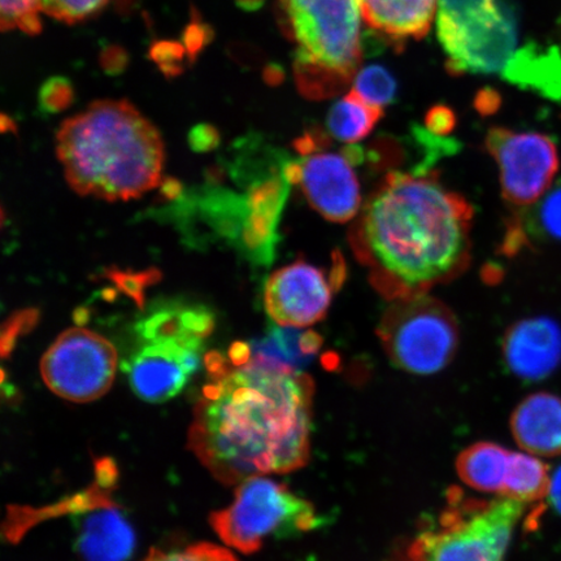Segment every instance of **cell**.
Masks as SVG:
<instances>
[{
    "label": "cell",
    "mask_w": 561,
    "mask_h": 561,
    "mask_svg": "<svg viewBox=\"0 0 561 561\" xmlns=\"http://www.w3.org/2000/svg\"><path fill=\"white\" fill-rule=\"evenodd\" d=\"M549 468L531 454L512 453L502 496L525 504L541 503L550 493Z\"/></svg>",
    "instance_id": "d4e9b609"
},
{
    "label": "cell",
    "mask_w": 561,
    "mask_h": 561,
    "mask_svg": "<svg viewBox=\"0 0 561 561\" xmlns=\"http://www.w3.org/2000/svg\"><path fill=\"white\" fill-rule=\"evenodd\" d=\"M485 146L500 167L503 198L516 213L535 206L556 184L560 158L550 137L493 128Z\"/></svg>",
    "instance_id": "7c38bea8"
},
{
    "label": "cell",
    "mask_w": 561,
    "mask_h": 561,
    "mask_svg": "<svg viewBox=\"0 0 561 561\" xmlns=\"http://www.w3.org/2000/svg\"><path fill=\"white\" fill-rule=\"evenodd\" d=\"M511 451L506 448L480 442L459 455L456 461L459 477L469 488L482 493L503 494L506 483Z\"/></svg>",
    "instance_id": "603a6c76"
},
{
    "label": "cell",
    "mask_w": 561,
    "mask_h": 561,
    "mask_svg": "<svg viewBox=\"0 0 561 561\" xmlns=\"http://www.w3.org/2000/svg\"><path fill=\"white\" fill-rule=\"evenodd\" d=\"M437 31L454 75H502L515 55L516 12L497 0L465 15L438 13Z\"/></svg>",
    "instance_id": "9c48e42d"
},
{
    "label": "cell",
    "mask_w": 561,
    "mask_h": 561,
    "mask_svg": "<svg viewBox=\"0 0 561 561\" xmlns=\"http://www.w3.org/2000/svg\"><path fill=\"white\" fill-rule=\"evenodd\" d=\"M353 91L363 101L382 108L396 101L397 81L388 69L369 66L355 76Z\"/></svg>",
    "instance_id": "484cf974"
},
{
    "label": "cell",
    "mask_w": 561,
    "mask_h": 561,
    "mask_svg": "<svg viewBox=\"0 0 561 561\" xmlns=\"http://www.w3.org/2000/svg\"><path fill=\"white\" fill-rule=\"evenodd\" d=\"M95 476L93 488L44 512L47 516H79L76 551L82 561L129 560L136 547L135 530L110 496L117 479L115 462L108 458L98 460Z\"/></svg>",
    "instance_id": "30bf717a"
},
{
    "label": "cell",
    "mask_w": 561,
    "mask_h": 561,
    "mask_svg": "<svg viewBox=\"0 0 561 561\" xmlns=\"http://www.w3.org/2000/svg\"><path fill=\"white\" fill-rule=\"evenodd\" d=\"M73 87L65 77H53L41 87L38 103L44 114H58L73 102Z\"/></svg>",
    "instance_id": "4dcf8cb0"
},
{
    "label": "cell",
    "mask_w": 561,
    "mask_h": 561,
    "mask_svg": "<svg viewBox=\"0 0 561 561\" xmlns=\"http://www.w3.org/2000/svg\"><path fill=\"white\" fill-rule=\"evenodd\" d=\"M296 45L294 76L308 100H328L353 82L363 59L359 0H278Z\"/></svg>",
    "instance_id": "277c9868"
},
{
    "label": "cell",
    "mask_w": 561,
    "mask_h": 561,
    "mask_svg": "<svg viewBox=\"0 0 561 561\" xmlns=\"http://www.w3.org/2000/svg\"><path fill=\"white\" fill-rule=\"evenodd\" d=\"M549 495L553 508L561 515V467L552 476Z\"/></svg>",
    "instance_id": "8d00e7d4"
},
{
    "label": "cell",
    "mask_w": 561,
    "mask_h": 561,
    "mask_svg": "<svg viewBox=\"0 0 561 561\" xmlns=\"http://www.w3.org/2000/svg\"><path fill=\"white\" fill-rule=\"evenodd\" d=\"M325 149L290 159L285 173L291 185H299L312 208L333 222L355 219L362 210L359 181L345 152Z\"/></svg>",
    "instance_id": "5bb4252c"
},
{
    "label": "cell",
    "mask_w": 561,
    "mask_h": 561,
    "mask_svg": "<svg viewBox=\"0 0 561 561\" xmlns=\"http://www.w3.org/2000/svg\"><path fill=\"white\" fill-rule=\"evenodd\" d=\"M493 2L495 0H438V13L440 15L459 16Z\"/></svg>",
    "instance_id": "e575fe53"
},
{
    "label": "cell",
    "mask_w": 561,
    "mask_h": 561,
    "mask_svg": "<svg viewBox=\"0 0 561 561\" xmlns=\"http://www.w3.org/2000/svg\"><path fill=\"white\" fill-rule=\"evenodd\" d=\"M524 510V503L507 496L488 502L451 489L437 525L416 537L405 560L504 561Z\"/></svg>",
    "instance_id": "5b68a950"
},
{
    "label": "cell",
    "mask_w": 561,
    "mask_h": 561,
    "mask_svg": "<svg viewBox=\"0 0 561 561\" xmlns=\"http://www.w3.org/2000/svg\"><path fill=\"white\" fill-rule=\"evenodd\" d=\"M503 357L512 374L539 381L561 364V328L545 316L516 322L503 340Z\"/></svg>",
    "instance_id": "2e32d148"
},
{
    "label": "cell",
    "mask_w": 561,
    "mask_h": 561,
    "mask_svg": "<svg viewBox=\"0 0 561 561\" xmlns=\"http://www.w3.org/2000/svg\"><path fill=\"white\" fill-rule=\"evenodd\" d=\"M58 157L70 187L104 201L138 198L160 184L164 147L129 102L101 101L62 123Z\"/></svg>",
    "instance_id": "3957f363"
},
{
    "label": "cell",
    "mask_w": 561,
    "mask_h": 561,
    "mask_svg": "<svg viewBox=\"0 0 561 561\" xmlns=\"http://www.w3.org/2000/svg\"><path fill=\"white\" fill-rule=\"evenodd\" d=\"M456 125V116L447 105H436L427 112L425 117V128L433 135L446 137L450 135Z\"/></svg>",
    "instance_id": "d6a6232c"
},
{
    "label": "cell",
    "mask_w": 561,
    "mask_h": 561,
    "mask_svg": "<svg viewBox=\"0 0 561 561\" xmlns=\"http://www.w3.org/2000/svg\"><path fill=\"white\" fill-rule=\"evenodd\" d=\"M117 353L104 336L73 328L61 333L41 362L45 383L69 402L96 401L111 389Z\"/></svg>",
    "instance_id": "8fae6325"
},
{
    "label": "cell",
    "mask_w": 561,
    "mask_h": 561,
    "mask_svg": "<svg viewBox=\"0 0 561 561\" xmlns=\"http://www.w3.org/2000/svg\"><path fill=\"white\" fill-rule=\"evenodd\" d=\"M160 193L163 198L178 199L182 193V186L178 180L167 179L161 184Z\"/></svg>",
    "instance_id": "74e56055"
},
{
    "label": "cell",
    "mask_w": 561,
    "mask_h": 561,
    "mask_svg": "<svg viewBox=\"0 0 561 561\" xmlns=\"http://www.w3.org/2000/svg\"><path fill=\"white\" fill-rule=\"evenodd\" d=\"M346 273V264L339 252L329 271L306 261L286 265L266 280L265 310L279 325H313L325 318L334 293L345 283Z\"/></svg>",
    "instance_id": "4fadbf2b"
},
{
    "label": "cell",
    "mask_w": 561,
    "mask_h": 561,
    "mask_svg": "<svg viewBox=\"0 0 561 561\" xmlns=\"http://www.w3.org/2000/svg\"><path fill=\"white\" fill-rule=\"evenodd\" d=\"M41 12L67 24H76L100 12L110 0H37Z\"/></svg>",
    "instance_id": "83f0119b"
},
{
    "label": "cell",
    "mask_w": 561,
    "mask_h": 561,
    "mask_svg": "<svg viewBox=\"0 0 561 561\" xmlns=\"http://www.w3.org/2000/svg\"><path fill=\"white\" fill-rule=\"evenodd\" d=\"M209 380L195 405L188 448L226 485L287 473L310 459L313 381L300 370L206 356Z\"/></svg>",
    "instance_id": "6da1fadb"
},
{
    "label": "cell",
    "mask_w": 561,
    "mask_h": 561,
    "mask_svg": "<svg viewBox=\"0 0 561 561\" xmlns=\"http://www.w3.org/2000/svg\"><path fill=\"white\" fill-rule=\"evenodd\" d=\"M290 158L261 142H245L233 167L234 179L245 186L249 214L238 249L256 265H270L279 241L280 215L290 193L285 168Z\"/></svg>",
    "instance_id": "ba28073f"
},
{
    "label": "cell",
    "mask_w": 561,
    "mask_h": 561,
    "mask_svg": "<svg viewBox=\"0 0 561 561\" xmlns=\"http://www.w3.org/2000/svg\"><path fill=\"white\" fill-rule=\"evenodd\" d=\"M377 335L392 364L413 375L437 374L450 364L459 346L454 313L426 294L392 300Z\"/></svg>",
    "instance_id": "52a82bcc"
},
{
    "label": "cell",
    "mask_w": 561,
    "mask_h": 561,
    "mask_svg": "<svg viewBox=\"0 0 561 561\" xmlns=\"http://www.w3.org/2000/svg\"><path fill=\"white\" fill-rule=\"evenodd\" d=\"M107 277L114 283L118 290L136 301L138 307L145 306V291L147 287L158 283L161 275L158 270L145 272H130L121 270H111Z\"/></svg>",
    "instance_id": "f1b7e54d"
},
{
    "label": "cell",
    "mask_w": 561,
    "mask_h": 561,
    "mask_svg": "<svg viewBox=\"0 0 561 561\" xmlns=\"http://www.w3.org/2000/svg\"><path fill=\"white\" fill-rule=\"evenodd\" d=\"M37 0H0L2 31L38 34L42 30Z\"/></svg>",
    "instance_id": "4316f807"
},
{
    "label": "cell",
    "mask_w": 561,
    "mask_h": 561,
    "mask_svg": "<svg viewBox=\"0 0 561 561\" xmlns=\"http://www.w3.org/2000/svg\"><path fill=\"white\" fill-rule=\"evenodd\" d=\"M511 432L528 454L543 458L561 455V398L551 392L525 398L512 413Z\"/></svg>",
    "instance_id": "e0dca14e"
},
{
    "label": "cell",
    "mask_w": 561,
    "mask_h": 561,
    "mask_svg": "<svg viewBox=\"0 0 561 561\" xmlns=\"http://www.w3.org/2000/svg\"><path fill=\"white\" fill-rule=\"evenodd\" d=\"M209 523L231 549L254 553L271 537L312 530L319 518L312 504L284 483L256 476L241 482L233 503L214 512Z\"/></svg>",
    "instance_id": "8992f818"
},
{
    "label": "cell",
    "mask_w": 561,
    "mask_h": 561,
    "mask_svg": "<svg viewBox=\"0 0 561 561\" xmlns=\"http://www.w3.org/2000/svg\"><path fill=\"white\" fill-rule=\"evenodd\" d=\"M362 15L371 31L401 44L430 33L438 0H359Z\"/></svg>",
    "instance_id": "ac0fdd59"
},
{
    "label": "cell",
    "mask_w": 561,
    "mask_h": 561,
    "mask_svg": "<svg viewBox=\"0 0 561 561\" xmlns=\"http://www.w3.org/2000/svg\"><path fill=\"white\" fill-rule=\"evenodd\" d=\"M214 327V314L206 307L167 304L153 307L138 322L137 333L144 342H203L213 333Z\"/></svg>",
    "instance_id": "ffe728a7"
},
{
    "label": "cell",
    "mask_w": 561,
    "mask_h": 561,
    "mask_svg": "<svg viewBox=\"0 0 561 561\" xmlns=\"http://www.w3.org/2000/svg\"><path fill=\"white\" fill-rule=\"evenodd\" d=\"M39 320L38 310L30 308V310L13 313L9 320L4 322L2 328V354L3 357L12 353L18 340L21 335L30 333L32 329L37 325Z\"/></svg>",
    "instance_id": "1f68e13d"
},
{
    "label": "cell",
    "mask_w": 561,
    "mask_h": 561,
    "mask_svg": "<svg viewBox=\"0 0 561 561\" xmlns=\"http://www.w3.org/2000/svg\"><path fill=\"white\" fill-rule=\"evenodd\" d=\"M561 243V180L535 206L517 210L510 220L502 252L515 255L530 242Z\"/></svg>",
    "instance_id": "44dd1931"
},
{
    "label": "cell",
    "mask_w": 561,
    "mask_h": 561,
    "mask_svg": "<svg viewBox=\"0 0 561 561\" xmlns=\"http://www.w3.org/2000/svg\"><path fill=\"white\" fill-rule=\"evenodd\" d=\"M383 111L371 105L353 90L336 102L327 117L328 136L340 142L353 145L370 135Z\"/></svg>",
    "instance_id": "cb8c5ba5"
},
{
    "label": "cell",
    "mask_w": 561,
    "mask_h": 561,
    "mask_svg": "<svg viewBox=\"0 0 561 561\" xmlns=\"http://www.w3.org/2000/svg\"><path fill=\"white\" fill-rule=\"evenodd\" d=\"M203 342L179 340L144 342L123 370L142 401L163 403L185 388L199 368Z\"/></svg>",
    "instance_id": "9a60e30c"
},
{
    "label": "cell",
    "mask_w": 561,
    "mask_h": 561,
    "mask_svg": "<svg viewBox=\"0 0 561 561\" xmlns=\"http://www.w3.org/2000/svg\"><path fill=\"white\" fill-rule=\"evenodd\" d=\"M220 144L219 131L214 126L201 124L196 125L188 135V145L196 152H208L216 149Z\"/></svg>",
    "instance_id": "836d02e7"
},
{
    "label": "cell",
    "mask_w": 561,
    "mask_h": 561,
    "mask_svg": "<svg viewBox=\"0 0 561 561\" xmlns=\"http://www.w3.org/2000/svg\"><path fill=\"white\" fill-rule=\"evenodd\" d=\"M321 346L322 339L318 333L283 325L272 328L262 340L252 343L251 357L278 367L300 370L313 359Z\"/></svg>",
    "instance_id": "7402d4cb"
},
{
    "label": "cell",
    "mask_w": 561,
    "mask_h": 561,
    "mask_svg": "<svg viewBox=\"0 0 561 561\" xmlns=\"http://www.w3.org/2000/svg\"><path fill=\"white\" fill-rule=\"evenodd\" d=\"M500 95L495 93V91L491 89H486L481 91L479 96H477L476 107L483 115L493 114L500 107Z\"/></svg>",
    "instance_id": "d590c367"
},
{
    "label": "cell",
    "mask_w": 561,
    "mask_h": 561,
    "mask_svg": "<svg viewBox=\"0 0 561 561\" xmlns=\"http://www.w3.org/2000/svg\"><path fill=\"white\" fill-rule=\"evenodd\" d=\"M144 561H238L230 551L222 547L199 543L187 547L184 551L163 552L152 550Z\"/></svg>",
    "instance_id": "f546056e"
},
{
    "label": "cell",
    "mask_w": 561,
    "mask_h": 561,
    "mask_svg": "<svg viewBox=\"0 0 561 561\" xmlns=\"http://www.w3.org/2000/svg\"><path fill=\"white\" fill-rule=\"evenodd\" d=\"M473 208L437 172H390L350 230L354 254L388 300L426 294L471 262Z\"/></svg>",
    "instance_id": "7a4b0ae2"
},
{
    "label": "cell",
    "mask_w": 561,
    "mask_h": 561,
    "mask_svg": "<svg viewBox=\"0 0 561 561\" xmlns=\"http://www.w3.org/2000/svg\"><path fill=\"white\" fill-rule=\"evenodd\" d=\"M503 80L547 100L561 101V51L557 46L528 44L512 56Z\"/></svg>",
    "instance_id": "d6986e66"
}]
</instances>
